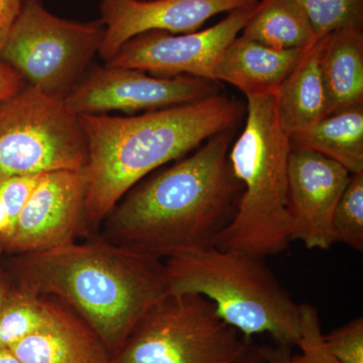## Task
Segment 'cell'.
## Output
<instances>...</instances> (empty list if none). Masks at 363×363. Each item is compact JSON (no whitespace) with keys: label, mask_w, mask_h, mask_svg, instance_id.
<instances>
[{"label":"cell","mask_w":363,"mask_h":363,"mask_svg":"<svg viewBox=\"0 0 363 363\" xmlns=\"http://www.w3.org/2000/svg\"><path fill=\"white\" fill-rule=\"evenodd\" d=\"M54 300L16 289L0 311V350H11L30 334L39 330L49 319Z\"/></svg>","instance_id":"obj_20"},{"label":"cell","mask_w":363,"mask_h":363,"mask_svg":"<svg viewBox=\"0 0 363 363\" xmlns=\"http://www.w3.org/2000/svg\"><path fill=\"white\" fill-rule=\"evenodd\" d=\"M241 33L247 39L281 51L308 50L319 39L296 0H262Z\"/></svg>","instance_id":"obj_19"},{"label":"cell","mask_w":363,"mask_h":363,"mask_svg":"<svg viewBox=\"0 0 363 363\" xmlns=\"http://www.w3.org/2000/svg\"><path fill=\"white\" fill-rule=\"evenodd\" d=\"M250 342L209 298L168 294L143 317L113 363H233Z\"/></svg>","instance_id":"obj_6"},{"label":"cell","mask_w":363,"mask_h":363,"mask_svg":"<svg viewBox=\"0 0 363 363\" xmlns=\"http://www.w3.org/2000/svg\"><path fill=\"white\" fill-rule=\"evenodd\" d=\"M83 218L80 171L45 174L11 233L0 236V253L21 255L69 245L83 233Z\"/></svg>","instance_id":"obj_12"},{"label":"cell","mask_w":363,"mask_h":363,"mask_svg":"<svg viewBox=\"0 0 363 363\" xmlns=\"http://www.w3.org/2000/svg\"><path fill=\"white\" fill-rule=\"evenodd\" d=\"M26 85V81L13 67L0 61V102L13 96Z\"/></svg>","instance_id":"obj_26"},{"label":"cell","mask_w":363,"mask_h":363,"mask_svg":"<svg viewBox=\"0 0 363 363\" xmlns=\"http://www.w3.org/2000/svg\"><path fill=\"white\" fill-rule=\"evenodd\" d=\"M335 242L363 252V172L351 174L334 210Z\"/></svg>","instance_id":"obj_21"},{"label":"cell","mask_w":363,"mask_h":363,"mask_svg":"<svg viewBox=\"0 0 363 363\" xmlns=\"http://www.w3.org/2000/svg\"><path fill=\"white\" fill-rule=\"evenodd\" d=\"M321 68L331 113L363 104L362 28L325 35Z\"/></svg>","instance_id":"obj_17"},{"label":"cell","mask_w":363,"mask_h":363,"mask_svg":"<svg viewBox=\"0 0 363 363\" xmlns=\"http://www.w3.org/2000/svg\"><path fill=\"white\" fill-rule=\"evenodd\" d=\"M0 363H21L20 359L9 350H0Z\"/></svg>","instance_id":"obj_32"},{"label":"cell","mask_w":363,"mask_h":363,"mask_svg":"<svg viewBox=\"0 0 363 363\" xmlns=\"http://www.w3.org/2000/svg\"><path fill=\"white\" fill-rule=\"evenodd\" d=\"M259 347L267 363H291L292 347L279 345V344L274 346H259Z\"/></svg>","instance_id":"obj_28"},{"label":"cell","mask_w":363,"mask_h":363,"mask_svg":"<svg viewBox=\"0 0 363 363\" xmlns=\"http://www.w3.org/2000/svg\"><path fill=\"white\" fill-rule=\"evenodd\" d=\"M11 267L18 288L70 308L113 358L150 308L169 294L162 260L99 235L16 255Z\"/></svg>","instance_id":"obj_2"},{"label":"cell","mask_w":363,"mask_h":363,"mask_svg":"<svg viewBox=\"0 0 363 363\" xmlns=\"http://www.w3.org/2000/svg\"><path fill=\"white\" fill-rule=\"evenodd\" d=\"M26 0H0V49L20 14Z\"/></svg>","instance_id":"obj_27"},{"label":"cell","mask_w":363,"mask_h":363,"mask_svg":"<svg viewBox=\"0 0 363 363\" xmlns=\"http://www.w3.org/2000/svg\"><path fill=\"white\" fill-rule=\"evenodd\" d=\"M305 52L272 49L240 35L219 55L212 69V80L235 86L245 97L276 94Z\"/></svg>","instance_id":"obj_15"},{"label":"cell","mask_w":363,"mask_h":363,"mask_svg":"<svg viewBox=\"0 0 363 363\" xmlns=\"http://www.w3.org/2000/svg\"><path fill=\"white\" fill-rule=\"evenodd\" d=\"M80 118L33 85L0 102V177L80 171L87 161Z\"/></svg>","instance_id":"obj_8"},{"label":"cell","mask_w":363,"mask_h":363,"mask_svg":"<svg viewBox=\"0 0 363 363\" xmlns=\"http://www.w3.org/2000/svg\"><path fill=\"white\" fill-rule=\"evenodd\" d=\"M218 82L194 76L157 77L136 69H95L64 98L76 114L126 113L168 108L218 94Z\"/></svg>","instance_id":"obj_9"},{"label":"cell","mask_w":363,"mask_h":363,"mask_svg":"<svg viewBox=\"0 0 363 363\" xmlns=\"http://www.w3.org/2000/svg\"><path fill=\"white\" fill-rule=\"evenodd\" d=\"M169 294H199L245 338L269 334L279 345H297L300 305L264 257L214 247L164 262Z\"/></svg>","instance_id":"obj_5"},{"label":"cell","mask_w":363,"mask_h":363,"mask_svg":"<svg viewBox=\"0 0 363 363\" xmlns=\"http://www.w3.org/2000/svg\"><path fill=\"white\" fill-rule=\"evenodd\" d=\"M318 38L348 28H362L363 0H296Z\"/></svg>","instance_id":"obj_22"},{"label":"cell","mask_w":363,"mask_h":363,"mask_svg":"<svg viewBox=\"0 0 363 363\" xmlns=\"http://www.w3.org/2000/svg\"><path fill=\"white\" fill-rule=\"evenodd\" d=\"M104 35L101 20H66L48 11L42 0H26L0 49V61L30 85L64 99L99 52Z\"/></svg>","instance_id":"obj_7"},{"label":"cell","mask_w":363,"mask_h":363,"mask_svg":"<svg viewBox=\"0 0 363 363\" xmlns=\"http://www.w3.org/2000/svg\"><path fill=\"white\" fill-rule=\"evenodd\" d=\"M245 111L240 101L218 93L140 116H79L88 152L80 169L84 187L83 233H97L112 208L136 184L212 136L236 128Z\"/></svg>","instance_id":"obj_3"},{"label":"cell","mask_w":363,"mask_h":363,"mask_svg":"<svg viewBox=\"0 0 363 363\" xmlns=\"http://www.w3.org/2000/svg\"><path fill=\"white\" fill-rule=\"evenodd\" d=\"M259 4V0H101L100 20L105 35L98 54L108 62L124 43L140 33H194L217 14L252 9Z\"/></svg>","instance_id":"obj_13"},{"label":"cell","mask_w":363,"mask_h":363,"mask_svg":"<svg viewBox=\"0 0 363 363\" xmlns=\"http://www.w3.org/2000/svg\"><path fill=\"white\" fill-rule=\"evenodd\" d=\"M324 37L306 50L298 65L276 93L279 123L291 135L313 125L331 113L321 68Z\"/></svg>","instance_id":"obj_16"},{"label":"cell","mask_w":363,"mask_h":363,"mask_svg":"<svg viewBox=\"0 0 363 363\" xmlns=\"http://www.w3.org/2000/svg\"><path fill=\"white\" fill-rule=\"evenodd\" d=\"M9 350L21 363H113L97 334L58 300L39 330Z\"/></svg>","instance_id":"obj_14"},{"label":"cell","mask_w":363,"mask_h":363,"mask_svg":"<svg viewBox=\"0 0 363 363\" xmlns=\"http://www.w3.org/2000/svg\"><path fill=\"white\" fill-rule=\"evenodd\" d=\"M11 229V219L7 213L6 208L0 198V236L9 233Z\"/></svg>","instance_id":"obj_31"},{"label":"cell","mask_w":363,"mask_h":363,"mask_svg":"<svg viewBox=\"0 0 363 363\" xmlns=\"http://www.w3.org/2000/svg\"><path fill=\"white\" fill-rule=\"evenodd\" d=\"M233 363H267L259 346L253 345L252 341L238 359Z\"/></svg>","instance_id":"obj_30"},{"label":"cell","mask_w":363,"mask_h":363,"mask_svg":"<svg viewBox=\"0 0 363 363\" xmlns=\"http://www.w3.org/2000/svg\"><path fill=\"white\" fill-rule=\"evenodd\" d=\"M327 348L342 363H363V319L351 320L340 328L324 334Z\"/></svg>","instance_id":"obj_24"},{"label":"cell","mask_w":363,"mask_h":363,"mask_svg":"<svg viewBox=\"0 0 363 363\" xmlns=\"http://www.w3.org/2000/svg\"><path fill=\"white\" fill-rule=\"evenodd\" d=\"M257 7L231 11L218 23L201 32L140 33L124 43L105 66L136 69L157 77L189 75L212 80V69L219 55L238 37Z\"/></svg>","instance_id":"obj_10"},{"label":"cell","mask_w":363,"mask_h":363,"mask_svg":"<svg viewBox=\"0 0 363 363\" xmlns=\"http://www.w3.org/2000/svg\"><path fill=\"white\" fill-rule=\"evenodd\" d=\"M291 145L313 150L342 164L350 174L363 172V104L329 114L290 135Z\"/></svg>","instance_id":"obj_18"},{"label":"cell","mask_w":363,"mask_h":363,"mask_svg":"<svg viewBox=\"0 0 363 363\" xmlns=\"http://www.w3.org/2000/svg\"><path fill=\"white\" fill-rule=\"evenodd\" d=\"M142 1H145V0H142Z\"/></svg>","instance_id":"obj_33"},{"label":"cell","mask_w":363,"mask_h":363,"mask_svg":"<svg viewBox=\"0 0 363 363\" xmlns=\"http://www.w3.org/2000/svg\"><path fill=\"white\" fill-rule=\"evenodd\" d=\"M247 123L228 159L242 185L238 212L215 247L266 259L288 250L290 135L279 123L276 94L247 96Z\"/></svg>","instance_id":"obj_4"},{"label":"cell","mask_w":363,"mask_h":363,"mask_svg":"<svg viewBox=\"0 0 363 363\" xmlns=\"http://www.w3.org/2000/svg\"><path fill=\"white\" fill-rule=\"evenodd\" d=\"M235 128L136 184L112 208L99 236L161 260L214 247L242 195L228 159Z\"/></svg>","instance_id":"obj_1"},{"label":"cell","mask_w":363,"mask_h":363,"mask_svg":"<svg viewBox=\"0 0 363 363\" xmlns=\"http://www.w3.org/2000/svg\"><path fill=\"white\" fill-rule=\"evenodd\" d=\"M300 352L292 353L291 363H342L327 348L316 307L300 305Z\"/></svg>","instance_id":"obj_23"},{"label":"cell","mask_w":363,"mask_h":363,"mask_svg":"<svg viewBox=\"0 0 363 363\" xmlns=\"http://www.w3.org/2000/svg\"><path fill=\"white\" fill-rule=\"evenodd\" d=\"M18 286L9 272L0 269V311L9 302L16 293Z\"/></svg>","instance_id":"obj_29"},{"label":"cell","mask_w":363,"mask_h":363,"mask_svg":"<svg viewBox=\"0 0 363 363\" xmlns=\"http://www.w3.org/2000/svg\"><path fill=\"white\" fill-rule=\"evenodd\" d=\"M350 175L339 162L291 145L286 203L291 240L309 250H327L335 245L334 210Z\"/></svg>","instance_id":"obj_11"},{"label":"cell","mask_w":363,"mask_h":363,"mask_svg":"<svg viewBox=\"0 0 363 363\" xmlns=\"http://www.w3.org/2000/svg\"><path fill=\"white\" fill-rule=\"evenodd\" d=\"M45 174L0 177V198L11 219V233L18 215L32 197ZM1 235V236H4Z\"/></svg>","instance_id":"obj_25"}]
</instances>
